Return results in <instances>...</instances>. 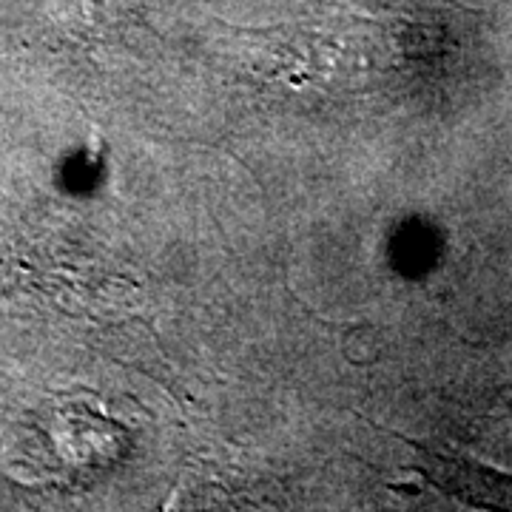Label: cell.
<instances>
[{
  "mask_svg": "<svg viewBox=\"0 0 512 512\" xmlns=\"http://www.w3.org/2000/svg\"><path fill=\"white\" fill-rule=\"evenodd\" d=\"M413 447L421 450L424 473L450 495H458L478 507H510L512 510V476H501L498 470H490L478 461L424 450L416 441Z\"/></svg>",
  "mask_w": 512,
  "mask_h": 512,
  "instance_id": "1",
  "label": "cell"
}]
</instances>
